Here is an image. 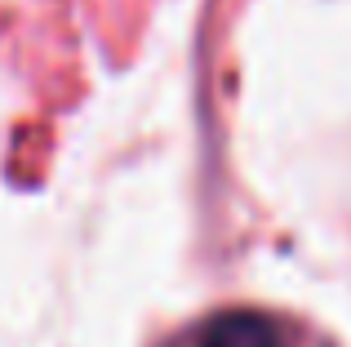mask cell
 <instances>
[{"label": "cell", "instance_id": "1", "mask_svg": "<svg viewBox=\"0 0 351 347\" xmlns=\"http://www.w3.org/2000/svg\"><path fill=\"white\" fill-rule=\"evenodd\" d=\"M178 347H325V343L311 339L289 316L258 312V307H227V312H214L200 325H191Z\"/></svg>", "mask_w": 351, "mask_h": 347}]
</instances>
